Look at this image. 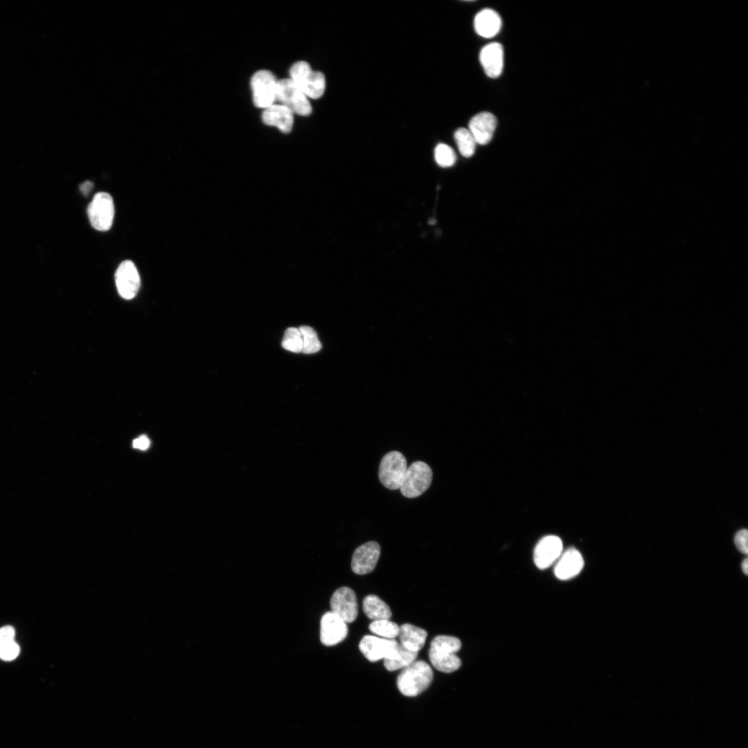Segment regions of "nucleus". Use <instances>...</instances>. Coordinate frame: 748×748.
Wrapping results in <instances>:
<instances>
[{
    "label": "nucleus",
    "instance_id": "f257e3e1",
    "mask_svg": "<svg viewBox=\"0 0 748 748\" xmlns=\"http://www.w3.org/2000/svg\"><path fill=\"white\" fill-rule=\"evenodd\" d=\"M461 648V642L457 637L447 635L434 637L429 650V658L432 666L446 673L458 670L461 666V661L456 652Z\"/></svg>",
    "mask_w": 748,
    "mask_h": 748
},
{
    "label": "nucleus",
    "instance_id": "f03ea898",
    "mask_svg": "<svg viewBox=\"0 0 748 748\" xmlns=\"http://www.w3.org/2000/svg\"><path fill=\"white\" fill-rule=\"evenodd\" d=\"M433 671L425 661H414L404 667L397 679L400 693L407 697H415L425 691L432 682Z\"/></svg>",
    "mask_w": 748,
    "mask_h": 748
},
{
    "label": "nucleus",
    "instance_id": "7ed1b4c3",
    "mask_svg": "<svg viewBox=\"0 0 748 748\" xmlns=\"http://www.w3.org/2000/svg\"><path fill=\"white\" fill-rule=\"evenodd\" d=\"M290 73L291 80L306 96L316 99L323 94L326 87L323 74L312 71L306 62L299 61L294 64Z\"/></svg>",
    "mask_w": 748,
    "mask_h": 748
},
{
    "label": "nucleus",
    "instance_id": "20e7f679",
    "mask_svg": "<svg viewBox=\"0 0 748 748\" xmlns=\"http://www.w3.org/2000/svg\"><path fill=\"white\" fill-rule=\"evenodd\" d=\"M433 473L425 462L417 461L407 468L400 490L403 496L415 498L424 493L430 486Z\"/></svg>",
    "mask_w": 748,
    "mask_h": 748
},
{
    "label": "nucleus",
    "instance_id": "39448f33",
    "mask_svg": "<svg viewBox=\"0 0 748 748\" xmlns=\"http://www.w3.org/2000/svg\"><path fill=\"white\" fill-rule=\"evenodd\" d=\"M407 468L404 456L391 451L382 458L378 470L381 483L390 490L400 489Z\"/></svg>",
    "mask_w": 748,
    "mask_h": 748
},
{
    "label": "nucleus",
    "instance_id": "423d86ee",
    "mask_svg": "<svg viewBox=\"0 0 748 748\" xmlns=\"http://www.w3.org/2000/svg\"><path fill=\"white\" fill-rule=\"evenodd\" d=\"M276 100L293 113L301 116H308L312 112L311 105L306 96L291 79L277 81Z\"/></svg>",
    "mask_w": 748,
    "mask_h": 748
},
{
    "label": "nucleus",
    "instance_id": "0eeeda50",
    "mask_svg": "<svg viewBox=\"0 0 748 748\" xmlns=\"http://www.w3.org/2000/svg\"><path fill=\"white\" fill-rule=\"evenodd\" d=\"M91 226L98 231H108L113 222L114 204L112 196L105 192L96 193L87 208Z\"/></svg>",
    "mask_w": 748,
    "mask_h": 748
},
{
    "label": "nucleus",
    "instance_id": "6e6552de",
    "mask_svg": "<svg viewBox=\"0 0 748 748\" xmlns=\"http://www.w3.org/2000/svg\"><path fill=\"white\" fill-rule=\"evenodd\" d=\"M251 86L256 107L267 108L276 100L277 81L271 72L267 70L257 71L251 78Z\"/></svg>",
    "mask_w": 748,
    "mask_h": 748
},
{
    "label": "nucleus",
    "instance_id": "1a4fd4ad",
    "mask_svg": "<svg viewBox=\"0 0 748 748\" xmlns=\"http://www.w3.org/2000/svg\"><path fill=\"white\" fill-rule=\"evenodd\" d=\"M330 605L331 612L344 622H353L358 614V605L354 591L348 587H341L333 593Z\"/></svg>",
    "mask_w": 748,
    "mask_h": 748
},
{
    "label": "nucleus",
    "instance_id": "9d476101",
    "mask_svg": "<svg viewBox=\"0 0 748 748\" xmlns=\"http://www.w3.org/2000/svg\"><path fill=\"white\" fill-rule=\"evenodd\" d=\"M115 282L119 295L125 299H132L140 288V276L131 260L122 262L115 273Z\"/></svg>",
    "mask_w": 748,
    "mask_h": 748
},
{
    "label": "nucleus",
    "instance_id": "9b49d317",
    "mask_svg": "<svg viewBox=\"0 0 748 748\" xmlns=\"http://www.w3.org/2000/svg\"><path fill=\"white\" fill-rule=\"evenodd\" d=\"M348 628L338 616L330 612H326L320 622V641L326 646L338 644L348 635Z\"/></svg>",
    "mask_w": 748,
    "mask_h": 748
},
{
    "label": "nucleus",
    "instance_id": "f8f14e48",
    "mask_svg": "<svg viewBox=\"0 0 748 748\" xmlns=\"http://www.w3.org/2000/svg\"><path fill=\"white\" fill-rule=\"evenodd\" d=\"M380 546L375 541H370L358 546L352 557L353 571L359 575L373 571L380 558Z\"/></svg>",
    "mask_w": 748,
    "mask_h": 748
},
{
    "label": "nucleus",
    "instance_id": "ddd939ff",
    "mask_svg": "<svg viewBox=\"0 0 748 748\" xmlns=\"http://www.w3.org/2000/svg\"><path fill=\"white\" fill-rule=\"evenodd\" d=\"M562 551V542L555 535H551L542 537L537 544L534 550V562L540 569H545L556 561Z\"/></svg>",
    "mask_w": 748,
    "mask_h": 748
},
{
    "label": "nucleus",
    "instance_id": "4468645a",
    "mask_svg": "<svg viewBox=\"0 0 748 748\" xmlns=\"http://www.w3.org/2000/svg\"><path fill=\"white\" fill-rule=\"evenodd\" d=\"M398 645L395 639L366 635L360 641L359 648L368 661L375 662L389 657Z\"/></svg>",
    "mask_w": 748,
    "mask_h": 748
},
{
    "label": "nucleus",
    "instance_id": "2eb2a0df",
    "mask_svg": "<svg viewBox=\"0 0 748 748\" xmlns=\"http://www.w3.org/2000/svg\"><path fill=\"white\" fill-rule=\"evenodd\" d=\"M497 124V118L492 114L483 112L474 115L471 118L467 129L472 134L477 143L486 145L492 139Z\"/></svg>",
    "mask_w": 748,
    "mask_h": 748
},
{
    "label": "nucleus",
    "instance_id": "dca6fc26",
    "mask_svg": "<svg viewBox=\"0 0 748 748\" xmlns=\"http://www.w3.org/2000/svg\"><path fill=\"white\" fill-rule=\"evenodd\" d=\"M479 60L486 74L490 78L499 77L504 68V48L501 44L492 42L482 48Z\"/></svg>",
    "mask_w": 748,
    "mask_h": 748
},
{
    "label": "nucleus",
    "instance_id": "f3484780",
    "mask_svg": "<svg viewBox=\"0 0 748 748\" xmlns=\"http://www.w3.org/2000/svg\"><path fill=\"white\" fill-rule=\"evenodd\" d=\"M584 560L580 553L574 548H569L560 555L554 568L555 576L566 580L577 576L582 569Z\"/></svg>",
    "mask_w": 748,
    "mask_h": 748
},
{
    "label": "nucleus",
    "instance_id": "a211bd4d",
    "mask_svg": "<svg viewBox=\"0 0 748 748\" xmlns=\"http://www.w3.org/2000/svg\"><path fill=\"white\" fill-rule=\"evenodd\" d=\"M501 19L494 10L485 8L479 11L474 19L476 33L486 38L495 37L501 28Z\"/></svg>",
    "mask_w": 748,
    "mask_h": 748
},
{
    "label": "nucleus",
    "instance_id": "6ab92c4d",
    "mask_svg": "<svg viewBox=\"0 0 748 748\" xmlns=\"http://www.w3.org/2000/svg\"><path fill=\"white\" fill-rule=\"evenodd\" d=\"M262 119L266 125L276 126L284 133L291 131L294 122L293 112L282 105H271L265 108Z\"/></svg>",
    "mask_w": 748,
    "mask_h": 748
},
{
    "label": "nucleus",
    "instance_id": "aec40b11",
    "mask_svg": "<svg viewBox=\"0 0 748 748\" xmlns=\"http://www.w3.org/2000/svg\"><path fill=\"white\" fill-rule=\"evenodd\" d=\"M398 636L401 645L411 651L418 652L425 643L427 632L422 628L404 623L400 626Z\"/></svg>",
    "mask_w": 748,
    "mask_h": 748
},
{
    "label": "nucleus",
    "instance_id": "412c9836",
    "mask_svg": "<svg viewBox=\"0 0 748 748\" xmlns=\"http://www.w3.org/2000/svg\"><path fill=\"white\" fill-rule=\"evenodd\" d=\"M15 630L10 625L0 628V659L3 661H12L16 659L20 648L15 640Z\"/></svg>",
    "mask_w": 748,
    "mask_h": 748
},
{
    "label": "nucleus",
    "instance_id": "4be33fe9",
    "mask_svg": "<svg viewBox=\"0 0 748 748\" xmlns=\"http://www.w3.org/2000/svg\"><path fill=\"white\" fill-rule=\"evenodd\" d=\"M363 611L366 616L373 620L389 619L392 613L389 605L375 595H368L363 600Z\"/></svg>",
    "mask_w": 748,
    "mask_h": 748
},
{
    "label": "nucleus",
    "instance_id": "5701e85b",
    "mask_svg": "<svg viewBox=\"0 0 748 748\" xmlns=\"http://www.w3.org/2000/svg\"><path fill=\"white\" fill-rule=\"evenodd\" d=\"M418 652L398 644L391 656L384 659V666L389 671L404 668L416 661Z\"/></svg>",
    "mask_w": 748,
    "mask_h": 748
},
{
    "label": "nucleus",
    "instance_id": "b1692460",
    "mask_svg": "<svg viewBox=\"0 0 748 748\" xmlns=\"http://www.w3.org/2000/svg\"><path fill=\"white\" fill-rule=\"evenodd\" d=\"M454 139L461 154L465 157H472L476 149L477 142L468 129L460 127L454 132Z\"/></svg>",
    "mask_w": 748,
    "mask_h": 748
},
{
    "label": "nucleus",
    "instance_id": "393cba45",
    "mask_svg": "<svg viewBox=\"0 0 748 748\" xmlns=\"http://www.w3.org/2000/svg\"><path fill=\"white\" fill-rule=\"evenodd\" d=\"M368 628L373 634L388 639H393L400 632V627L389 619L373 621Z\"/></svg>",
    "mask_w": 748,
    "mask_h": 748
},
{
    "label": "nucleus",
    "instance_id": "a878e982",
    "mask_svg": "<svg viewBox=\"0 0 748 748\" xmlns=\"http://www.w3.org/2000/svg\"><path fill=\"white\" fill-rule=\"evenodd\" d=\"M299 330L303 338L302 353L312 354L317 353L321 348V344L313 328L309 326H301Z\"/></svg>",
    "mask_w": 748,
    "mask_h": 748
},
{
    "label": "nucleus",
    "instance_id": "bb28decb",
    "mask_svg": "<svg viewBox=\"0 0 748 748\" xmlns=\"http://www.w3.org/2000/svg\"><path fill=\"white\" fill-rule=\"evenodd\" d=\"M282 346L293 353H301L303 349V338L299 328H288L284 334L282 341Z\"/></svg>",
    "mask_w": 748,
    "mask_h": 748
},
{
    "label": "nucleus",
    "instance_id": "cd10ccee",
    "mask_svg": "<svg viewBox=\"0 0 748 748\" xmlns=\"http://www.w3.org/2000/svg\"><path fill=\"white\" fill-rule=\"evenodd\" d=\"M434 159L441 167H450L456 160V153L449 145L440 143L434 149Z\"/></svg>",
    "mask_w": 748,
    "mask_h": 748
},
{
    "label": "nucleus",
    "instance_id": "c85d7f7f",
    "mask_svg": "<svg viewBox=\"0 0 748 748\" xmlns=\"http://www.w3.org/2000/svg\"><path fill=\"white\" fill-rule=\"evenodd\" d=\"M734 543L741 553L747 554V530L742 529L737 532L734 537Z\"/></svg>",
    "mask_w": 748,
    "mask_h": 748
},
{
    "label": "nucleus",
    "instance_id": "c756f323",
    "mask_svg": "<svg viewBox=\"0 0 748 748\" xmlns=\"http://www.w3.org/2000/svg\"><path fill=\"white\" fill-rule=\"evenodd\" d=\"M132 445L134 448L145 450L150 446V440L146 436L142 435L134 439Z\"/></svg>",
    "mask_w": 748,
    "mask_h": 748
},
{
    "label": "nucleus",
    "instance_id": "7c9ffc66",
    "mask_svg": "<svg viewBox=\"0 0 748 748\" xmlns=\"http://www.w3.org/2000/svg\"><path fill=\"white\" fill-rule=\"evenodd\" d=\"M93 186V183L91 181H84V183H82V184H80V190H81V192H82V193L83 195H87V194H89L90 193V191L91 190Z\"/></svg>",
    "mask_w": 748,
    "mask_h": 748
},
{
    "label": "nucleus",
    "instance_id": "2f4dec72",
    "mask_svg": "<svg viewBox=\"0 0 748 748\" xmlns=\"http://www.w3.org/2000/svg\"><path fill=\"white\" fill-rule=\"evenodd\" d=\"M742 571L744 572L745 574L747 575V573H748V560H747V558H745L742 562Z\"/></svg>",
    "mask_w": 748,
    "mask_h": 748
}]
</instances>
